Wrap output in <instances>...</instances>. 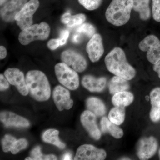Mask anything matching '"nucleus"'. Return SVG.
Returning <instances> with one entry per match:
<instances>
[{
  "label": "nucleus",
  "instance_id": "obj_35",
  "mask_svg": "<svg viewBox=\"0 0 160 160\" xmlns=\"http://www.w3.org/2000/svg\"><path fill=\"white\" fill-rule=\"evenodd\" d=\"M9 82L2 74L0 75V89L1 91H4L9 88Z\"/></svg>",
  "mask_w": 160,
  "mask_h": 160
},
{
  "label": "nucleus",
  "instance_id": "obj_27",
  "mask_svg": "<svg viewBox=\"0 0 160 160\" xmlns=\"http://www.w3.org/2000/svg\"><path fill=\"white\" fill-rule=\"evenodd\" d=\"M32 160H57L56 156L52 154L43 155L41 152V147L37 146L31 152Z\"/></svg>",
  "mask_w": 160,
  "mask_h": 160
},
{
  "label": "nucleus",
  "instance_id": "obj_8",
  "mask_svg": "<svg viewBox=\"0 0 160 160\" xmlns=\"http://www.w3.org/2000/svg\"><path fill=\"white\" fill-rule=\"evenodd\" d=\"M63 62L71 66L72 69L78 72H82L86 69L87 62L85 58L77 52L68 49L63 52L61 55Z\"/></svg>",
  "mask_w": 160,
  "mask_h": 160
},
{
  "label": "nucleus",
  "instance_id": "obj_5",
  "mask_svg": "<svg viewBox=\"0 0 160 160\" xmlns=\"http://www.w3.org/2000/svg\"><path fill=\"white\" fill-rule=\"evenodd\" d=\"M55 72L61 84L70 90L77 89L79 85L78 75L74 69L64 62L58 63L55 66Z\"/></svg>",
  "mask_w": 160,
  "mask_h": 160
},
{
  "label": "nucleus",
  "instance_id": "obj_3",
  "mask_svg": "<svg viewBox=\"0 0 160 160\" xmlns=\"http://www.w3.org/2000/svg\"><path fill=\"white\" fill-rule=\"evenodd\" d=\"M132 8L133 0H112L106 9V20L113 26H123L130 19Z\"/></svg>",
  "mask_w": 160,
  "mask_h": 160
},
{
  "label": "nucleus",
  "instance_id": "obj_2",
  "mask_svg": "<svg viewBox=\"0 0 160 160\" xmlns=\"http://www.w3.org/2000/svg\"><path fill=\"white\" fill-rule=\"evenodd\" d=\"M26 80L29 92L35 99L43 102L50 98V85L47 77L42 72L30 70L26 74Z\"/></svg>",
  "mask_w": 160,
  "mask_h": 160
},
{
  "label": "nucleus",
  "instance_id": "obj_15",
  "mask_svg": "<svg viewBox=\"0 0 160 160\" xmlns=\"http://www.w3.org/2000/svg\"><path fill=\"white\" fill-rule=\"evenodd\" d=\"M96 116L91 111L86 110L81 115V121L91 137L94 139L99 140L101 137V132L98 127Z\"/></svg>",
  "mask_w": 160,
  "mask_h": 160
},
{
  "label": "nucleus",
  "instance_id": "obj_11",
  "mask_svg": "<svg viewBox=\"0 0 160 160\" xmlns=\"http://www.w3.org/2000/svg\"><path fill=\"white\" fill-rule=\"evenodd\" d=\"M157 140L153 137L141 139L138 144V156L140 160H148L154 155L157 150Z\"/></svg>",
  "mask_w": 160,
  "mask_h": 160
},
{
  "label": "nucleus",
  "instance_id": "obj_38",
  "mask_svg": "<svg viewBox=\"0 0 160 160\" xmlns=\"http://www.w3.org/2000/svg\"><path fill=\"white\" fill-rule=\"evenodd\" d=\"M72 155L71 153L68 152L63 155L62 157V159L64 160H72Z\"/></svg>",
  "mask_w": 160,
  "mask_h": 160
},
{
  "label": "nucleus",
  "instance_id": "obj_23",
  "mask_svg": "<svg viewBox=\"0 0 160 160\" xmlns=\"http://www.w3.org/2000/svg\"><path fill=\"white\" fill-rule=\"evenodd\" d=\"M86 106L88 110L98 116H102L106 113V108L105 104L98 98H89L86 101Z\"/></svg>",
  "mask_w": 160,
  "mask_h": 160
},
{
  "label": "nucleus",
  "instance_id": "obj_12",
  "mask_svg": "<svg viewBox=\"0 0 160 160\" xmlns=\"http://www.w3.org/2000/svg\"><path fill=\"white\" fill-rule=\"evenodd\" d=\"M27 2V0H10L1 9V17L6 22L15 21V17Z\"/></svg>",
  "mask_w": 160,
  "mask_h": 160
},
{
  "label": "nucleus",
  "instance_id": "obj_1",
  "mask_svg": "<svg viewBox=\"0 0 160 160\" xmlns=\"http://www.w3.org/2000/svg\"><path fill=\"white\" fill-rule=\"evenodd\" d=\"M105 62L108 70L115 76L127 80L135 76V70L128 62L125 52L119 47H115L106 55Z\"/></svg>",
  "mask_w": 160,
  "mask_h": 160
},
{
  "label": "nucleus",
  "instance_id": "obj_18",
  "mask_svg": "<svg viewBox=\"0 0 160 160\" xmlns=\"http://www.w3.org/2000/svg\"><path fill=\"white\" fill-rule=\"evenodd\" d=\"M150 101L152 108L150 117L153 122L160 120V88L153 89L150 92Z\"/></svg>",
  "mask_w": 160,
  "mask_h": 160
},
{
  "label": "nucleus",
  "instance_id": "obj_6",
  "mask_svg": "<svg viewBox=\"0 0 160 160\" xmlns=\"http://www.w3.org/2000/svg\"><path fill=\"white\" fill-rule=\"evenodd\" d=\"M141 51L147 52V60L154 65L160 60V41L156 36L150 35L139 43Z\"/></svg>",
  "mask_w": 160,
  "mask_h": 160
},
{
  "label": "nucleus",
  "instance_id": "obj_30",
  "mask_svg": "<svg viewBox=\"0 0 160 160\" xmlns=\"http://www.w3.org/2000/svg\"><path fill=\"white\" fill-rule=\"evenodd\" d=\"M16 141L15 138L10 135H5L2 141L3 151L5 152L11 151L13 145Z\"/></svg>",
  "mask_w": 160,
  "mask_h": 160
},
{
  "label": "nucleus",
  "instance_id": "obj_39",
  "mask_svg": "<svg viewBox=\"0 0 160 160\" xmlns=\"http://www.w3.org/2000/svg\"><path fill=\"white\" fill-rule=\"evenodd\" d=\"M72 41L73 43H78L80 41V36L78 34H76L73 35L72 38Z\"/></svg>",
  "mask_w": 160,
  "mask_h": 160
},
{
  "label": "nucleus",
  "instance_id": "obj_10",
  "mask_svg": "<svg viewBox=\"0 0 160 160\" xmlns=\"http://www.w3.org/2000/svg\"><path fill=\"white\" fill-rule=\"evenodd\" d=\"M5 77L11 85L15 86L21 94L26 96L29 92L22 72L17 68H9L5 72Z\"/></svg>",
  "mask_w": 160,
  "mask_h": 160
},
{
  "label": "nucleus",
  "instance_id": "obj_14",
  "mask_svg": "<svg viewBox=\"0 0 160 160\" xmlns=\"http://www.w3.org/2000/svg\"><path fill=\"white\" fill-rule=\"evenodd\" d=\"M86 50L92 62H96L99 60L104 52L102 39L99 34L95 33L90 38L86 45Z\"/></svg>",
  "mask_w": 160,
  "mask_h": 160
},
{
  "label": "nucleus",
  "instance_id": "obj_41",
  "mask_svg": "<svg viewBox=\"0 0 160 160\" xmlns=\"http://www.w3.org/2000/svg\"><path fill=\"white\" fill-rule=\"evenodd\" d=\"M159 157L160 159V149H159Z\"/></svg>",
  "mask_w": 160,
  "mask_h": 160
},
{
  "label": "nucleus",
  "instance_id": "obj_29",
  "mask_svg": "<svg viewBox=\"0 0 160 160\" xmlns=\"http://www.w3.org/2000/svg\"><path fill=\"white\" fill-rule=\"evenodd\" d=\"M79 3L87 10L97 9L102 4V0H78Z\"/></svg>",
  "mask_w": 160,
  "mask_h": 160
},
{
  "label": "nucleus",
  "instance_id": "obj_21",
  "mask_svg": "<svg viewBox=\"0 0 160 160\" xmlns=\"http://www.w3.org/2000/svg\"><path fill=\"white\" fill-rule=\"evenodd\" d=\"M109 88L110 93L114 94L120 92L128 90L129 85L127 80L115 76L109 82Z\"/></svg>",
  "mask_w": 160,
  "mask_h": 160
},
{
  "label": "nucleus",
  "instance_id": "obj_25",
  "mask_svg": "<svg viewBox=\"0 0 160 160\" xmlns=\"http://www.w3.org/2000/svg\"><path fill=\"white\" fill-rule=\"evenodd\" d=\"M58 135L59 132L56 129H48L43 133L42 139L46 142L54 145L60 149H64L66 145L60 141Z\"/></svg>",
  "mask_w": 160,
  "mask_h": 160
},
{
  "label": "nucleus",
  "instance_id": "obj_33",
  "mask_svg": "<svg viewBox=\"0 0 160 160\" xmlns=\"http://www.w3.org/2000/svg\"><path fill=\"white\" fill-rule=\"evenodd\" d=\"M60 46V42L59 39H52L49 40L47 43V46L49 49L51 50H54L58 49Z\"/></svg>",
  "mask_w": 160,
  "mask_h": 160
},
{
  "label": "nucleus",
  "instance_id": "obj_32",
  "mask_svg": "<svg viewBox=\"0 0 160 160\" xmlns=\"http://www.w3.org/2000/svg\"><path fill=\"white\" fill-rule=\"evenodd\" d=\"M152 15L155 21L160 22V0H152Z\"/></svg>",
  "mask_w": 160,
  "mask_h": 160
},
{
  "label": "nucleus",
  "instance_id": "obj_37",
  "mask_svg": "<svg viewBox=\"0 0 160 160\" xmlns=\"http://www.w3.org/2000/svg\"><path fill=\"white\" fill-rule=\"evenodd\" d=\"M153 70L157 72L158 77L160 78V60L157 63L154 64L153 67Z\"/></svg>",
  "mask_w": 160,
  "mask_h": 160
},
{
  "label": "nucleus",
  "instance_id": "obj_22",
  "mask_svg": "<svg viewBox=\"0 0 160 160\" xmlns=\"http://www.w3.org/2000/svg\"><path fill=\"white\" fill-rule=\"evenodd\" d=\"M133 94L129 92L122 91L114 94L112 98V102L116 107H123L129 106L133 102Z\"/></svg>",
  "mask_w": 160,
  "mask_h": 160
},
{
  "label": "nucleus",
  "instance_id": "obj_34",
  "mask_svg": "<svg viewBox=\"0 0 160 160\" xmlns=\"http://www.w3.org/2000/svg\"><path fill=\"white\" fill-rule=\"evenodd\" d=\"M69 32L68 30H63L60 33V37L59 38L61 46L66 44L69 37Z\"/></svg>",
  "mask_w": 160,
  "mask_h": 160
},
{
  "label": "nucleus",
  "instance_id": "obj_24",
  "mask_svg": "<svg viewBox=\"0 0 160 160\" xmlns=\"http://www.w3.org/2000/svg\"><path fill=\"white\" fill-rule=\"evenodd\" d=\"M86 20L85 14L79 13L72 16L69 12L64 13L61 18L62 22L66 24L69 27L80 26L85 22Z\"/></svg>",
  "mask_w": 160,
  "mask_h": 160
},
{
  "label": "nucleus",
  "instance_id": "obj_7",
  "mask_svg": "<svg viewBox=\"0 0 160 160\" xmlns=\"http://www.w3.org/2000/svg\"><path fill=\"white\" fill-rule=\"evenodd\" d=\"M38 0H30L25 4L15 17V21L22 30L32 25L33 15L39 6Z\"/></svg>",
  "mask_w": 160,
  "mask_h": 160
},
{
  "label": "nucleus",
  "instance_id": "obj_26",
  "mask_svg": "<svg viewBox=\"0 0 160 160\" xmlns=\"http://www.w3.org/2000/svg\"><path fill=\"white\" fill-rule=\"evenodd\" d=\"M109 120L112 122L119 126L124 122L125 118V109L123 107H116L109 112Z\"/></svg>",
  "mask_w": 160,
  "mask_h": 160
},
{
  "label": "nucleus",
  "instance_id": "obj_13",
  "mask_svg": "<svg viewBox=\"0 0 160 160\" xmlns=\"http://www.w3.org/2000/svg\"><path fill=\"white\" fill-rule=\"evenodd\" d=\"M54 103L59 111L71 109L73 102L70 98V92L68 89L61 86L55 87L53 91Z\"/></svg>",
  "mask_w": 160,
  "mask_h": 160
},
{
  "label": "nucleus",
  "instance_id": "obj_19",
  "mask_svg": "<svg viewBox=\"0 0 160 160\" xmlns=\"http://www.w3.org/2000/svg\"><path fill=\"white\" fill-rule=\"evenodd\" d=\"M100 124L101 130L103 133L108 132L116 138H120L124 135L122 129L106 117H103L102 119Z\"/></svg>",
  "mask_w": 160,
  "mask_h": 160
},
{
  "label": "nucleus",
  "instance_id": "obj_36",
  "mask_svg": "<svg viewBox=\"0 0 160 160\" xmlns=\"http://www.w3.org/2000/svg\"><path fill=\"white\" fill-rule=\"evenodd\" d=\"M7 50L4 46H0V59H3L6 57L7 55Z\"/></svg>",
  "mask_w": 160,
  "mask_h": 160
},
{
  "label": "nucleus",
  "instance_id": "obj_20",
  "mask_svg": "<svg viewBox=\"0 0 160 160\" xmlns=\"http://www.w3.org/2000/svg\"><path fill=\"white\" fill-rule=\"evenodd\" d=\"M149 2L150 0H133L132 9L138 12L140 19L143 21L149 20L151 16Z\"/></svg>",
  "mask_w": 160,
  "mask_h": 160
},
{
  "label": "nucleus",
  "instance_id": "obj_40",
  "mask_svg": "<svg viewBox=\"0 0 160 160\" xmlns=\"http://www.w3.org/2000/svg\"><path fill=\"white\" fill-rule=\"evenodd\" d=\"M7 1V0H0V5H1V6L3 5L4 3H6Z\"/></svg>",
  "mask_w": 160,
  "mask_h": 160
},
{
  "label": "nucleus",
  "instance_id": "obj_16",
  "mask_svg": "<svg viewBox=\"0 0 160 160\" xmlns=\"http://www.w3.org/2000/svg\"><path fill=\"white\" fill-rule=\"evenodd\" d=\"M0 119L5 126L8 127H27L30 125L28 120L11 112H1Z\"/></svg>",
  "mask_w": 160,
  "mask_h": 160
},
{
  "label": "nucleus",
  "instance_id": "obj_9",
  "mask_svg": "<svg viewBox=\"0 0 160 160\" xmlns=\"http://www.w3.org/2000/svg\"><path fill=\"white\" fill-rule=\"evenodd\" d=\"M106 157V152L102 149H99L92 145L85 144L77 149L75 160H103Z\"/></svg>",
  "mask_w": 160,
  "mask_h": 160
},
{
  "label": "nucleus",
  "instance_id": "obj_4",
  "mask_svg": "<svg viewBox=\"0 0 160 160\" xmlns=\"http://www.w3.org/2000/svg\"><path fill=\"white\" fill-rule=\"evenodd\" d=\"M50 32L49 25L45 22H42L22 30L19 34V42L23 46H26L33 41H44L49 38Z\"/></svg>",
  "mask_w": 160,
  "mask_h": 160
},
{
  "label": "nucleus",
  "instance_id": "obj_28",
  "mask_svg": "<svg viewBox=\"0 0 160 160\" xmlns=\"http://www.w3.org/2000/svg\"><path fill=\"white\" fill-rule=\"evenodd\" d=\"M76 31L78 33H82L90 38L96 33V29L94 26L88 23H84L79 26Z\"/></svg>",
  "mask_w": 160,
  "mask_h": 160
},
{
  "label": "nucleus",
  "instance_id": "obj_17",
  "mask_svg": "<svg viewBox=\"0 0 160 160\" xmlns=\"http://www.w3.org/2000/svg\"><path fill=\"white\" fill-rule=\"evenodd\" d=\"M106 83V78H96L89 75L84 76L82 80V85L85 88L94 92H99L104 90Z\"/></svg>",
  "mask_w": 160,
  "mask_h": 160
},
{
  "label": "nucleus",
  "instance_id": "obj_31",
  "mask_svg": "<svg viewBox=\"0 0 160 160\" xmlns=\"http://www.w3.org/2000/svg\"><path fill=\"white\" fill-rule=\"evenodd\" d=\"M28 145V142L25 138H21L17 140L13 145L11 152L13 154H17L20 150L25 149Z\"/></svg>",
  "mask_w": 160,
  "mask_h": 160
}]
</instances>
